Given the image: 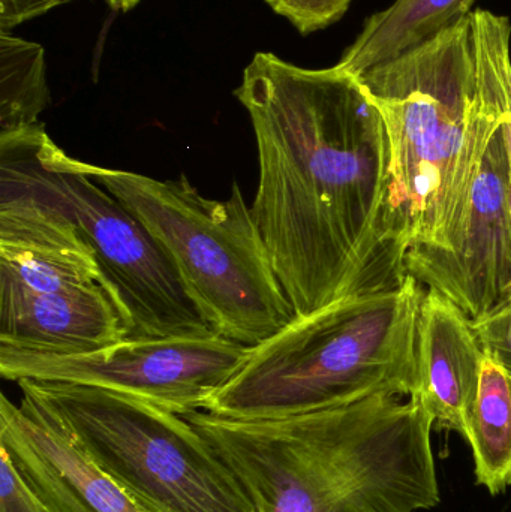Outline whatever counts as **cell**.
Listing matches in <instances>:
<instances>
[{
    "instance_id": "obj_1",
    "label": "cell",
    "mask_w": 511,
    "mask_h": 512,
    "mask_svg": "<svg viewBox=\"0 0 511 512\" xmlns=\"http://www.w3.org/2000/svg\"><path fill=\"white\" fill-rule=\"evenodd\" d=\"M236 98L251 117V206L296 318L407 279L383 117L354 75L255 54Z\"/></svg>"
},
{
    "instance_id": "obj_2",
    "label": "cell",
    "mask_w": 511,
    "mask_h": 512,
    "mask_svg": "<svg viewBox=\"0 0 511 512\" xmlns=\"http://www.w3.org/2000/svg\"><path fill=\"white\" fill-rule=\"evenodd\" d=\"M511 23L488 9L354 75L386 126L408 251L458 249L489 144L509 114Z\"/></svg>"
},
{
    "instance_id": "obj_3",
    "label": "cell",
    "mask_w": 511,
    "mask_h": 512,
    "mask_svg": "<svg viewBox=\"0 0 511 512\" xmlns=\"http://www.w3.org/2000/svg\"><path fill=\"white\" fill-rule=\"evenodd\" d=\"M182 417L257 512H422L441 502L434 420L417 396L377 394L279 420Z\"/></svg>"
},
{
    "instance_id": "obj_4",
    "label": "cell",
    "mask_w": 511,
    "mask_h": 512,
    "mask_svg": "<svg viewBox=\"0 0 511 512\" xmlns=\"http://www.w3.org/2000/svg\"><path fill=\"white\" fill-rule=\"evenodd\" d=\"M423 294L407 276L398 288L350 295L294 319L252 346L203 411L233 420H279L377 394L414 396Z\"/></svg>"
},
{
    "instance_id": "obj_5",
    "label": "cell",
    "mask_w": 511,
    "mask_h": 512,
    "mask_svg": "<svg viewBox=\"0 0 511 512\" xmlns=\"http://www.w3.org/2000/svg\"><path fill=\"white\" fill-rule=\"evenodd\" d=\"M81 165L146 225L213 333L252 348L296 319L237 183L228 200H210L186 176Z\"/></svg>"
},
{
    "instance_id": "obj_6",
    "label": "cell",
    "mask_w": 511,
    "mask_h": 512,
    "mask_svg": "<svg viewBox=\"0 0 511 512\" xmlns=\"http://www.w3.org/2000/svg\"><path fill=\"white\" fill-rule=\"evenodd\" d=\"M17 384L20 402L62 427L141 511L257 512L237 475L182 415L89 385Z\"/></svg>"
},
{
    "instance_id": "obj_7",
    "label": "cell",
    "mask_w": 511,
    "mask_h": 512,
    "mask_svg": "<svg viewBox=\"0 0 511 512\" xmlns=\"http://www.w3.org/2000/svg\"><path fill=\"white\" fill-rule=\"evenodd\" d=\"M0 192L29 198L74 225L131 339L215 334L146 225L66 155L41 123L0 132Z\"/></svg>"
},
{
    "instance_id": "obj_8",
    "label": "cell",
    "mask_w": 511,
    "mask_h": 512,
    "mask_svg": "<svg viewBox=\"0 0 511 512\" xmlns=\"http://www.w3.org/2000/svg\"><path fill=\"white\" fill-rule=\"evenodd\" d=\"M128 337L74 225L29 198L0 192V346L74 355Z\"/></svg>"
},
{
    "instance_id": "obj_9",
    "label": "cell",
    "mask_w": 511,
    "mask_h": 512,
    "mask_svg": "<svg viewBox=\"0 0 511 512\" xmlns=\"http://www.w3.org/2000/svg\"><path fill=\"white\" fill-rule=\"evenodd\" d=\"M251 346L209 336L120 340L86 354H36L0 346L8 381L66 382L126 394L174 414L203 411L237 372Z\"/></svg>"
},
{
    "instance_id": "obj_10",
    "label": "cell",
    "mask_w": 511,
    "mask_h": 512,
    "mask_svg": "<svg viewBox=\"0 0 511 512\" xmlns=\"http://www.w3.org/2000/svg\"><path fill=\"white\" fill-rule=\"evenodd\" d=\"M510 164L500 131L492 138L471 197L456 251L413 248L405 270L425 291L452 301L471 322L511 298Z\"/></svg>"
},
{
    "instance_id": "obj_11",
    "label": "cell",
    "mask_w": 511,
    "mask_h": 512,
    "mask_svg": "<svg viewBox=\"0 0 511 512\" xmlns=\"http://www.w3.org/2000/svg\"><path fill=\"white\" fill-rule=\"evenodd\" d=\"M0 447L50 512H143L62 427L0 396Z\"/></svg>"
},
{
    "instance_id": "obj_12",
    "label": "cell",
    "mask_w": 511,
    "mask_h": 512,
    "mask_svg": "<svg viewBox=\"0 0 511 512\" xmlns=\"http://www.w3.org/2000/svg\"><path fill=\"white\" fill-rule=\"evenodd\" d=\"M485 351L470 319L443 295L425 291L417 324V391L441 430L467 438Z\"/></svg>"
},
{
    "instance_id": "obj_13",
    "label": "cell",
    "mask_w": 511,
    "mask_h": 512,
    "mask_svg": "<svg viewBox=\"0 0 511 512\" xmlns=\"http://www.w3.org/2000/svg\"><path fill=\"white\" fill-rule=\"evenodd\" d=\"M474 3L476 0H395L365 21L336 66L351 75L362 74L461 20L473 11Z\"/></svg>"
},
{
    "instance_id": "obj_14",
    "label": "cell",
    "mask_w": 511,
    "mask_h": 512,
    "mask_svg": "<svg viewBox=\"0 0 511 512\" xmlns=\"http://www.w3.org/2000/svg\"><path fill=\"white\" fill-rule=\"evenodd\" d=\"M465 441L473 451L477 484L494 496L506 492L511 486V373L486 354Z\"/></svg>"
},
{
    "instance_id": "obj_15",
    "label": "cell",
    "mask_w": 511,
    "mask_h": 512,
    "mask_svg": "<svg viewBox=\"0 0 511 512\" xmlns=\"http://www.w3.org/2000/svg\"><path fill=\"white\" fill-rule=\"evenodd\" d=\"M50 105L44 48L0 32V132L36 125Z\"/></svg>"
},
{
    "instance_id": "obj_16",
    "label": "cell",
    "mask_w": 511,
    "mask_h": 512,
    "mask_svg": "<svg viewBox=\"0 0 511 512\" xmlns=\"http://www.w3.org/2000/svg\"><path fill=\"white\" fill-rule=\"evenodd\" d=\"M353 2L354 0H266L276 14L288 18L303 36L338 23Z\"/></svg>"
},
{
    "instance_id": "obj_17",
    "label": "cell",
    "mask_w": 511,
    "mask_h": 512,
    "mask_svg": "<svg viewBox=\"0 0 511 512\" xmlns=\"http://www.w3.org/2000/svg\"><path fill=\"white\" fill-rule=\"evenodd\" d=\"M471 324L485 354L511 373V298Z\"/></svg>"
},
{
    "instance_id": "obj_18",
    "label": "cell",
    "mask_w": 511,
    "mask_h": 512,
    "mask_svg": "<svg viewBox=\"0 0 511 512\" xmlns=\"http://www.w3.org/2000/svg\"><path fill=\"white\" fill-rule=\"evenodd\" d=\"M0 512H50L0 447Z\"/></svg>"
},
{
    "instance_id": "obj_19",
    "label": "cell",
    "mask_w": 511,
    "mask_h": 512,
    "mask_svg": "<svg viewBox=\"0 0 511 512\" xmlns=\"http://www.w3.org/2000/svg\"><path fill=\"white\" fill-rule=\"evenodd\" d=\"M75 0H0V27L5 32Z\"/></svg>"
},
{
    "instance_id": "obj_20",
    "label": "cell",
    "mask_w": 511,
    "mask_h": 512,
    "mask_svg": "<svg viewBox=\"0 0 511 512\" xmlns=\"http://www.w3.org/2000/svg\"><path fill=\"white\" fill-rule=\"evenodd\" d=\"M501 134H503L504 146H506L507 156H509L510 176H511V116L507 114L501 125Z\"/></svg>"
},
{
    "instance_id": "obj_21",
    "label": "cell",
    "mask_w": 511,
    "mask_h": 512,
    "mask_svg": "<svg viewBox=\"0 0 511 512\" xmlns=\"http://www.w3.org/2000/svg\"><path fill=\"white\" fill-rule=\"evenodd\" d=\"M113 11L128 12L138 5L141 0H105Z\"/></svg>"
},
{
    "instance_id": "obj_22",
    "label": "cell",
    "mask_w": 511,
    "mask_h": 512,
    "mask_svg": "<svg viewBox=\"0 0 511 512\" xmlns=\"http://www.w3.org/2000/svg\"><path fill=\"white\" fill-rule=\"evenodd\" d=\"M509 212H510V221H511V179H510V188H509Z\"/></svg>"
}]
</instances>
